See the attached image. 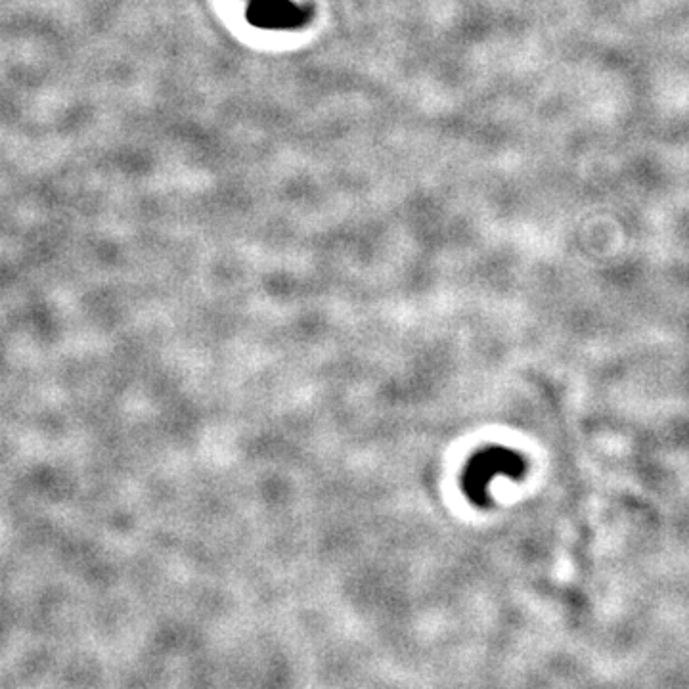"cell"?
<instances>
[{
    "instance_id": "cell-1",
    "label": "cell",
    "mask_w": 689,
    "mask_h": 689,
    "mask_svg": "<svg viewBox=\"0 0 689 689\" xmlns=\"http://www.w3.org/2000/svg\"><path fill=\"white\" fill-rule=\"evenodd\" d=\"M249 20L259 27H297L305 14L289 0H251Z\"/></svg>"
}]
</instances>
